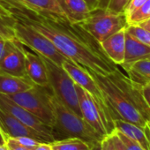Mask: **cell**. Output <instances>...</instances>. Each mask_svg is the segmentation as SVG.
<instances>
[{
    "label": "cell",
    "mask_w": 150,
    "mask_h": 150,
    "mask_svg": "<svg viewBox=\"0 0 150 150\" xmlns=\"http://www.w3.org/2000/svg\"><path fill=\"white\" fill-rule=\"evenodd\" d=\"M0 129L6 137L17 138L21 136H29L41 141H44L40 134L1 109H0Z\"/></svg>",
    "instance_id": "4fadbf2b"
},
{
    "label": "cell",
    "mask_w": 150,
    "mask_h": 150,
    "mask_svg": "<svg viewBox=\"0 0 150 150\" xmlns=\"http://www.w3.org/2000/svg\"><path fill=\"white\" fill-rule=\"evenodd\" d=\"M8 15L47 37L66 58L96 73L108 75L117 69L100 43L79 23L68 19L31 10L16 0H0Z\"/></svg>",
    "instance_id": "6da1fadb"
},
{
    "label": "cell",
    "mask_w": 150,
    "mask_h": 150,
    "mask_svg": "<svg viewBox=\"0 0 150 150\" xmlns=\"http://www.w3.org/2000/svg\"><path fill=\"white\" fill-rule=\"evenodd\" d=\"M68 20L72 23H81L90 13L85 0H58Z\"/></svg>",
    "instance_id": "d6986e66"
},
{
    "label": "cell",
    "mask_w": 150,
    "mask_h": 150,
    "mask_svg": "<svg viewBox=\"0 0 150 150\" xmlns=\"http://www.w3.org/2000/svg\"><path fill=\"white\" fill-rule=\"evenodd\" d=\"M101 146H102V150H117L110 134L105 136L101 140Z\"/></svg>",
    "instance_id": "1f68e13d"
},
{
    "label": "cell",
    "mask_w": 150,
    "mask_h": 150,
    "mask_svg": "<svg viewBox=\"0 0 150 150\" xmlns=\"http://www.w3.org/2000/svg\"><path fill=\"white\" fill-rule=\"evenodd\" d=\"M62 67L66 71V72L69 74V76L71 78V80L74 81L75 84L85 89L88 93H89L94 97V99L99 105L103 114L105 123L107 125L108 133L109 135L111 134L115 131L114 120L111 112L110 110V108L108 106V103L101 88H99L95 79L92 77L88 69L76 64L75 62L68 58H66L63 62Z\"/></svg>",
    "instance_id": "5b68a950"
},
{
    "label": "cell",
    "mask_w": 150,
    "mask_h": 150,
    "mask_svg": "<svg viewBox=\"0 0 150 150\" xmlns=\"http://www.w3.org/2000/svg\"><path fill=\"white\" fill-rule=\"evenodd\" d=\"M49 100L51 104L55 124L53 130H57L64 138H80L90 143L101 141L103 138L96 133L94 129L49 90Z\"/></svg>",
    "instance_id": "7a4b0ae2"
},
{
    "label": "cell",
    "mask_w": 150,
    "mask_h": 150,
    "mask_svg": "<svg viewBox=\"0 0 150 150\" xmlns=\"http://www.w3.org/2000/svg\"><path fill=\"white\" fill-rule=\"evenodd\" d=\"M13 29L15 38L18 41L26 44L41 56L50 59L57 65L62 66V64L66 57L59 52L47 37L33 29L30 26L15 19H13Z\"/></svg>",
    "instance_id": "ba28073f"
},
{
    "label": "cell",
    "mask_w": 150,
    "mask_h": 150,
    "mask_svg": "<svg viewBox=\"0 0 150 150\" xmlns=\"http://www.w3.org/2000/svg\"><path fill=\"white\" fill-rule=\"evenodd\" d=\"M0 109L9 113L20 122L36 132L38 134L41 135L44 141L52 142L56 139L54 130L51 127L45 125L37 117L14 103L8 96L1 94H0Z\"/></svg>",
    "instance_id": "9c48e42d"
},
{
    "label": "cell",
    "mask_w": 150,
    "mask_h": 150,
    "mask_svg": "<svg viewBox=\"0 0 150 150\" xmlns=\"http://www.w3.org/2000/svg\"><path fill=\"white\" fill-rule=\"evenodd\" d=\"M125 33L126 28H122L100 42L104 53L116 65H121L125 60Z\"/></svg>",
    "instance_id": "5bb4252c"
},
{
    "label": "cell",
    "mask_w": 150,
    "mask_h": 150,
    "mask_svg": "<svg viewBox=\"0 0 150 150\" xmlns=\"http://www.w3.org/2000/svg\"><path fill=\"white\" fill-rule=\"evenodd\" d=\"M130 0H99L98 7L115 13H123Z\"/></svg>",
    "instance_id": "484cf974"
},
{
    "label": "cell",
    "mask_w": 150,
    "mask_h": 150,
    "mask_svg": "<svg viewBox=\"0 0 150 150\" xmlns=\"http://www.w3.org/2000/svg\"><path fill=\"white\" fill-rule=\"evenodd\" d=\"M146 1H147V0H130V1L128 2V4H127V6H125V10H124V14L125 16L129 15L130 13H132L135 10L139 8Z\"/></svg>",
    "instance_id": "f1b7e54d"
},
{
    "label": "cell",
    "mask_w": 150,
    "mask_h": 150,
    "mask_svg": "<svg viewBox=\"0 0 150 150\" xmlns=\"http://www.w3.org/2000/svg\"><path fill=\"white\" fill-rule=\"evenodd\" d=\"M127 77L140 86L150 84V59H143L130 64H121Z\"/></svg>",
    "instance_id": "ac0fdd59"
},
{
    "label": "cell",
    "mask_w": 150,
    "mask_h": 150,
    "mask_svg": "<svg viewBox=\"0 0 150 150\" xmlns=\"http://www.w3.org/2000/svg\"><path fill=\"white\" fill-rule=\"evenodd\" d=\"M0 72L28 79L25 67V58L23 52L15 43L11 50L0 61Z\"/></svg>",
    "instance_id": "9a60e30c"
},
{
    "label": "cell",
    "mask_w": 150,
    "mask_h": 150,
    "mask_svg": "<svg viewBox=\"0 0 150 150\" xmlns=\"http://www.w3.org/2000/svg\"><path fill=\"white\" fill-rule=\"evenodd\" d=\"M13 40L7 41V40H0V61H1L5 56L11 50L13 47Z\"/></svg>",
    "instance_id": "f546056e"
},
{
    "label": "cell",
    "mask_w": 150,
    "mask_h": 150,
    "mask_svg": "<svg viewBox=\"0 0 150 150\" xmlns=\"http://www.w3.org/2000/svg\"><path fill=\"white\" fill-rule=\"evenodd\" d=\"M53 150H90L94 143L80 138H64L50 142Z\"/></svg>",
    "instance_id": "7402d4cb"
},
{
    "label": "cell",
    "mask_w": 150,
    "mask_h": 150,
    "mask_svg": "<svg viewBox=\"0 0 150 150\" xmlns=\"http://www.w3.org/2000/svg\"><path fill=\"white\" fill-rule=\"evenodd\" d=\"M90 150H102V146H101V141H97L94 143L90 148Z\"/></svg>",
    "instance_id": "f35d334b"
},
{
    "label": "cell",
    "mask_w": 150,
    "mask_h": 150,
    "mask_svg": "<svg viewBox=\"0 0 150 150\" xmlns=\"http://www.w3.org/2000/svg\"><path fill=\"white\" fill-rule=\"evenodd\" d=\"M0 150H8V147H7V145L6 142L0 145Z\"/></svg>",
    "instance_id": "b9f144b4"
},
{
    "label": "cell",
    "mask_w": 150,
    "mask_h": 150,
    "mask_svg": "<svg viewBox=\"0 0 150 150\" xmlns=\"http://www.w3.org/2000/svg\"><path fill=\"white\" fill-rule=\"evenodd\" d=\"M15 39V33L13 29V19L0 16V40L13 41Z\"/></svg>",
    "instance_id": "cb8c5ba5"
},
{
    "label": "cell",
    "mask_w": 150,
    "mask_h": 150,
    "mask_svg": "<svg viewBox=\"0 0 150 150\" xmlns=\"http://www.w3.org/2000/svg\"><path fill=\"white\" fill-rule=\"evenodd\" d=\"M76 90L82 118L101 137L109 135L103 114L94 97L78 85H76Z\"/></svg>",
    "instance_id": "30bf717a"
},
{
    "label": "cell",
    "mask_w": 150,
    "mask_h": 150,
    "mask_svg": "<svg viewBox=\"0 0 150 150\" xmlns=\"http://www.w3.org/2000/svg\"><path fill=\"white\" fill-rule=\"evenodd\" d=\"M88 71L98 84L106 99L113 120L121 119L144 129L145 125L148 122L131 103L125 94L115 85L108 75L99 74L91 70Z\"/></svg>",
    "instance_id": "3957f363"
},
{
    "label": "cell",
    "mask_w": 150,
    "mask_h": 150,
    "mask_svg": "<svg viewBox=\"0 0 150 150\" xmlns=\"http://www.w3.org/2000/svg\"><path fill=\"white\" fill-rule=\"evenodd\" d=\"M108 76L125 94L127 99L143 116V117L147 122H150V109L144 99L142 94V86L132 81L131 79L125 76L118 68L110 74H108Z\"/></svg>",
    "instance_id": "8fae6325"
},
{
    "label": "cell",
    "mask_w": 150,
    "mask_h": 150,
    "mask_svg": "<svg viewBox=\"0 0 150 150\" xmlns=\"http://www.w3.org/2000/svg\"><path fill=\"white\" fill-rule=\"evenodd\" d=\"M49 90L50 88H42L35 85L26 91L6 96L53 129L55 117L49 100Z\"/></svg>",
    "instance_id": "52a82bcc"
},
{
    "label": "cell",
    "mask_w": 150,
    "mask_h": 150,
    "mask_svg": "<svg viewBox=\"0 0 150 150\" xmlns=\"http://www.w3.org/2000/svg\"><path fill=\"white\" fill-rule=\"evenodd\" d=\"M110 136H111V138H112L113 143H114V145H115L117 150H125V146H124L122 141H121L120 139L117 137V135L116 134L115 131L110 134Z\"/></svg>",
    "instance_id": "d6a6232c"
},
{
    "label": "cell",
    "mask_w": 150,
    "mask_h": 150,
    "mask_svg": "<svg viewBox=\"0 0 150 150\" xmlns=\"http://www.w3.org/2000/svg\"><path fill=\"white\" fill-rule=\"evenodd\" d=\"M126 31L137 40L150 47V31L139 25H128L126 27Z\"/></svg>",
    "instance_id": "d4e9b609"
},
{
    "label": "cell",
    "mask_w": 150,
    "mask_h": 150,
    "mask_svg": "<svg viewBox=\"0 0 150 150\" xmlns=\"http://www.w3.org/2000/svg\"><path fill=\"white\" fill-rule=\"evenodd\" d=\"M42 58L47 68L49 88L50 91L74 112L81 116L76 85L74 81L62 66L57 65L44 57H42Z\"/></svg>",
    "instance_id": "8992f818"
},
{
    "label": "cell",
    "mask_w": 150,
    "mask_h": 150,
    "mask_svg": "<svg viewBox=\"0 0 150 150\" xmlns=\"http://www.w3.org/2000/svg\"><path fill=\"white\" fill-rule=\"evenodd\" d=\"M143 59H150V47L139 42L126 31L125 60L122 64H130Z\"/></svg>",
    "instance_id": "2e32d148"
},
{
    "label": "cell",
    "mask_w": 150,
    "mask_h": 150,
    "mask_svg": "<svg viewBox=\"0 0 150 150\" xmlns=\"http://www.w3.org/2000/svg\"><path fill=\"white\" fill-rule=\"evenodd\" d=\"M16 1L31 10L51 13L68 19L58 0H16Z\"/></svg>",
    "instance_id": "44dd1931"
},
{
    "label": "cell",
    "mask_w": 150,
    "mask_h": 150,
    "mask_svg": "<svg viewBox=\"0 0 150 150\" xmlns=\"http://www.w3.org/2000/svg\"><path fill=\"white\" fill-rule=\"evenodd\" d=\"M5 142H6V136L3 133V132L1 131V129H0V145L5 143Z\"/></svg>",
    "instance_id": "60d3db41"
},
{
    "label": "cell",
    "mask_w": 150,
    "mask_h": 150,
    "mask_svg": "<svg viewBox=\"0 0 150 150\" xmlns=\"http://www.w3.org/2000/svg\"><path fill=\"white\" fill-rule=\"evenodd\" d=\"M139 26H140L141 28L150 31V19H148V20H146V21H145L143 22H140L139 24Z\"/></svg>",
    "instance_id": "74e56055"
},
{
    "label": "cell",
    "mask_w": 150,
    "mask_h": 150,
    "mask_svg": "<svg viewBox=\"0 0 150 150\" xmlns=\"http://www.w3.org/2000/svg\"><path fill=\"white\" fill-rule=\"evenodd\" d=\"M6 143L7 145L8 150H29L21 145L14 138L12 137H6Z\"/></svg>",
    "instance_id": "4dcf8cb0"
},
{
    "label": "cell",
    "mask_w": 150,
    "mask_h": 150,
    "mask_svg": "<svg viewBox=\"0 0 150 150\" xmlns=\"http://www.w3.org/2000/svg\"><path fill=\"white\" fill-rule=\"evenodd\" d=\"M85 1L88 4L90 10H93V9H96V8L98 7L99 0H85Z\"/></svg>",
    "instance_id": "d590c367"
},
{
    "label": "cell",
    "mask_w": 150,
    "mask_h": 150,
    "mask_svg": "<svg viewBox=\"0 0 150 150\" xmlns=\"http://www.w3.org/2000/svg\"><path fill=\"white\" fill-rule=\"evenodd\" d=\"M125 17L128 25H139L140 22L150 19V0H147L139 8Z\"/></svg>",
    "instance_id": "603a6c76"
},
{
    "label": "cell",
    "mask_w": 150,
    "mask_h": 150,
    "mask_svg": "<svg viewBox=\"0 0 150 150\" xmlns=\"http://www.w3.org/2000/svg\"><path fill=\"white\" fill-rule=\"evenodd\" d=\"M115 132L117 135V137L120 139V140L122 141L125 150H143V148L138 143H136L134 140H132V139H130L124 133L120 132L117 130H115Z\"/></svg>",
    "instance_id": "4316f807"
},
{
    "label": "cell",
    "mask_w": 150,
    "mask_h": 150,
    "mask_svg": "<svg viewBox=\"0 0 150 150\" xmlns=\"http://www.w3.org/2000/svg\"><path fill=\"white\" fill-rule=\"evenodd\" d=\"M79 24L99 43L128 26L123 13H115L100 7L91 10L89 15Z\"/></svg>",
    "instance_id": "277c9868"
},
{
    "label": "cell",
    "mask_w": 150,
    "mask_h": 150,
    "mask_svg": "<svg viewBox=\"0 0 150 150\" xmlns=\"http://www.w3.org/2000/svg\"><path fill=\"white\" fill-rule=\"evenodd\" d=\"M35 86L29 79L16 77L13 75L0 72V94L5 96L15 95Z\"/></svg>",
    "instance_id": "e0dca14e"
},
{
    "label": "cell",
    "mask_w": 150,
    "mask_h": 150,
    "mask_svg": "<svg viewBox=\"0 0 150 150\" xmlns=\"http://www.w3.org/2000/svg\"><path fill=\"white\" fill-rule=\"evenodd\" d=\"M0 16H2V17H8V13H6V11L5 10V8L2 7L1 6H0Z\"/></svg>",
    "instance_id": "ab89813d"
},
{
    "label": "cell",
    "mask_w": 150,
    "mask_h": 150,
    "mask_svg": "<svg viewBox=\"0 0 150 150\" xmlns=\"http://www.w3.org/2000/svg\"><path fill=\"white\" fill-rule=\"evenodd\" d=\"M14 43L23 52L28 78L36 86L49 88L48 72L42 57L16 38L14 39Z\"/></svg>",
    "instance_id": "7c38bea8"
},
{
    "label": "cell",
    "mask_w": 150,
    "mask_h": 150,
    "mask_svg": "<svg viewBox=\"0 0 150 150\" xmlns=\"http://www.w3.org/2000/svg\"><path fill=\"white\" fill-rule=\"evenodd\" d=\"M142 94L147 106L150 109V84L142 86Z\"/></svg>",
    "instance_id": "836d02e7"
},
{
    "label": "cell",
    "mask_w": 150,
    "mask_h": 150,
    "mask_svg": "<svg viewBox=\"0 0 150 150\" xmlns=\"http://www.w3.org/2000/svg\"><path fill=\"white\" fill-rule=\"evenodd\" d=\"M114 126L115 130L119 131L120 132L124 133L125 135L134 140L143 148V150H150L149 141L142 128L139 127L134 124L121 119L114 120Z\"/></svg>",
    "instance_id": "ffe728a7"
},
{
    "label": "cell",
    "mask_w": 150,
    "mask_h": 150,
    "mask_svg": "<svg viewBox=\"0 0 150 150\" xmlns=\"http://www.w3.org/2000/svg\"><path fill=\"white\" fill-rule=\"evenodd\" d=\"M14 139L21 145H22L23 146H25L26 148H28L29 150H34L41 142H43V141H41L39 139H36L35 138L29 137V136H21V137H17Z\"/></svg>",
    "instance_id": "83f0119b"
},
{
    "label": "cell",
    "mask_w": 150,
    "mask_h": 150,
    "mask_svg": "<svg viewBox=\"0 0 150 150\" xmlns=\"http://www.w3.org/2000/svg\"><path fill=\"white\" fill-rule=\"evenodd\" d=\"M34 150H53L50 142H41Z\"/></svg>",
    "instance_id": "e575fe53"
},
{
    "label": "cell",
    "mask_w": 150,
    "mask_h": 150,
    "mask_svg": "<svg viewBox=\"0 0 150 150\" xmlns=\"http://www.w3.org/2000/svg\"><path fill=\"white\" fill-rule=\"evenodd\" d=\"M144 132H145V134H146V138H147V139H148V141H149V144H150V122H148L146 125H145V127H144Z\"/></svg>",
    "instance_id": "8d00e7d4"
}]
</instances>
